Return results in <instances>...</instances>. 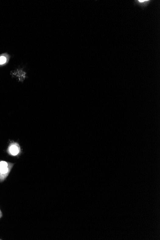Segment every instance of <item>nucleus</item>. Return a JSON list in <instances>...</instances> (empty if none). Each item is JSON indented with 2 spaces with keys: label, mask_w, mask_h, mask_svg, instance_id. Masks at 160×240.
<instances>
[{
  "label": "nucleus",
  "mask_w": 160,
  "mask_h": 240,
  "mask_svg": "<svg viewBox=\"0 0 160 240\" xmlns=\"http://www.w3.org/2000/svg\"><path fill=\"white\" fill-rule=\"evenodd\" d=\"M14 164L5 161H0V183H2L10 173Z\"/></svg>",
  "instance_id": "nucleus-1"
},
{
  "label": "nucleus",
  "mask_w": 160,
  "mask_h": 240,
  "mask_svg": "<svg viewBox=\"0 0 160 240\" xmlns=\"http://www.w3.org/2000/svg\"><path fill=\"white\" fill-rule=\"evenodd\" d=\"M7 152L10 155L12 156L19 155L21 152L20 146L17 142H12L8 146Z\"/></svg>",
  "instance_id": "nucleus-2"
},
{
  "label": "nucleus",
  "mask_w": 160,
  "mask_h": 240,
  "mask_svg": "<svg viewBox=\"0 0 160 240\" xmlns=\"http://www.w3.org/2000/svg\"><path fill=\"white\" fill-rule=\"evenodd\" d=\"M152 2L151 0H135L134 1V4L135 5L138 6L144 10Z\"/></svg>",
  "instance_id": "nucleus-3"
},
{
  "label": "nucleus",
  "mask_w": 160,
  "mask_h": 240,
  "mask_svg": "<svg viewBox=\"0 0 160 240\" xmlns=\"http://www.w3.org/2000/svg\"><path fill=\"white\" fill-rule=\"evenodd\" d=\"M7 61L6 57L4 56L0 57V65L4 64Z\"/></svg>",
  "instance_id": "nucleus-4"
},
{
  "label": "nucleus",
  "mask_w": 160,
  "mask_h": 240,
  "mask_svg": "<svg viewBox=\"0 0 160 240\" xmlns=\"http://www.w3.org/2000/svg\"><path fill=\"white\" fill-rule=\"evenodd\" d=\"M2 217V212L1 210H0V219H1Z\"/></svg>",
  "instance_id": "nucleus-5"
}]
</instances>
